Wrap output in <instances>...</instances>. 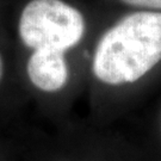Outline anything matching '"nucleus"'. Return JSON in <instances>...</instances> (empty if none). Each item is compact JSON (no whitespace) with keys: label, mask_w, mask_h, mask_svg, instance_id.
I'll return each instance as SVG.
<instances>
[{"label":"nucleus","mask_w":161,"mask_h":161,"mask_svg":"<svg viewBox=\"0 0 161 161\" xmlns=\"http://www.w3.org/2000/svg\"><path fill=\"white\" fill-rule=\"evenodd\" d=\"M161 61V12L128 14L99 40L92 72L99 81L118 86L141 79Z\"/></svg>","instance_id":"f257e3e1"},{"label":"nucleus","mask_w":161,"mask_h":161,"mask_svg":"<svg viewBox=\"0 0 161 161\" xmlns=\"http://www.w3.org/2000/svg\"><path fill=\"white\" fill-rule=\"evenodd\" d=\"M85 29L82 13L64 0H30L18 22L19 38L32 50L66 53L79 44Z\"/></svg>","instance_id":"f03ea898"},{"label":"nucleus","mask_w":161,"mask_h":161,"mask_svg":"<svg viewBox=\"0 0 161 161\" xmlns=\"http://www.w3.org/2000/svg\"><path fill=\"white\" fill-rule=\"evenodd\" d=\"M31 84L42 92L55 93L68 82L69 69L66 53L60 50H34L26 62Z\"/></svg>","instance_id":"7ed1b4c3"},{"label":"nucleus","mask_w":161,"mask_h":161,"mask_svg":"<svg viewBox=\"0 0 161 161\" xmlns=\"http://www.w3.org/2000/svg\"><path fill=\"white\" fill-rule=\"evenodd\" d=\"M121 1L123 4L135 6V7L161 10V0H121Z\"/></svg>","instance_id":"20e7f679"},{"label":"nucleus","mask_w":161,"mask_h":161,"mask_svg":"<svg viewBox=\"0 0 161 161\" xmlns=\"http://www.w3.org/2000/svg\"><path fill=\"white\" fill-rule=\"evenodd\" d=\"M3 76H4V60H3L1 54H0V82L3 80Z\"/></svg>","instance_id":"39448f33"}]
</instances>
